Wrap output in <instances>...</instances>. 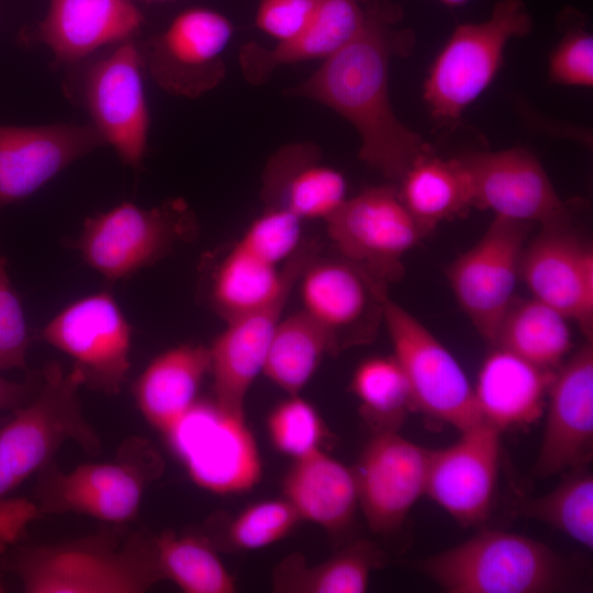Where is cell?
<instances>
[{
	"mask_svg": "<svg viewBox=\"0 0 593 593\" xmlns=\"http://www.w3.org/2000/svg\"><path fill=\"white\" fill-rule=\"evenodd\" d=\"M325 223L337 255L387 286L401 278L404 256L430 233L391 186L348 198Z\"/></svg>",
	"mask_w": 593,
	"mask_h": 593,
	"instance_id": "30bf717a",
	"label": "cell"
},
{
	"mask_svg": "<svg viewBox=\"0 0 593 593\" xmlns=\"http://www.w3.org/2000/svg\"><path fill=\"white\" fill-rule=\"evenodd\" d=\"M394 8L370 7L360 32L289 96L320 102L345 120L360 137V158L390 179H400L428 147L395 115L389 98V60L395 47Z\"/></svg>",
	"mask_w": 593,
	"mask_h": 593,
	"instance_id": "6da1fadb",
	"label": "cell"
},
{
	"mask_svg": "<svg viewBox=\"0 0 593 593\" xmlns=\"http://www.w3.org/2000/svg\"><path fill=\"white\" fill-rule=\"evenodd\" d=\"M383 325L393 356L412 389L416 411L463 432L480 423L473 387L441 342L413 314L388 296Z\"/></svg>",
	"mask_w": 593,
	"mask_h": 593,
	"instance_id": "9c48e42d",
	"label": "cell"
},
{
	"mask_svg": "<svg viewBox=\"0 0 593 593\" xmlns=\"http://www.w3.org/2000/svg\"><path fill=\"white\" fill-rule=\"evenodd\" d=\"M553 82L589 87L593 83V38L580 24L570 29L553 51L549 63Z\"/></svg>",
	"mask_w": 593,
	"mask_h": 593,
	"instance_id": "60d3db41",
	"label": "cell"
},
{
	"mask_svg": "<svg viewBox=\"0 0 593 593\" xmlns=\"http://www.w3.org/2000/svg\"><path fill=\"white\" fill-rule=\"evenodd\" d=\"M325 355L331 356L326 334L301 309L277 325L262 373L288 395L300 394Z\"/></svg>",
	"mask_w": 593,
	"mask_h": 593,
	"instance_id": "836d02e7",
	"label": "cell"
},
{
	"mask_svg": "<svg viewBox=\"0 0 593 593\" xmlns=\"http://www.w3.org/2000/svg\"><path fill=\"white\" fill-rule=\"evenodd\" d=\"M132 333L113 295L101 291L68 304L40 336L72 360L83 387L116 395L131 369Z\"/></svg>",
	"mask_w": 593,
	"mask_h": 593,
	"instance_id": "8fae6325",
	"label": "cell"
},
{
	"mask_svg": "<svg viewBox=\"0 0 593 593\" xmlns=\"http://www.w3.org/2000/svg\"><path fill=\"white\" fill-rule=\"evenodd\" d=\"M195 226L181 199L148 209L123 202L86 219L74 248L108 281H120L165 258Z\"/></svg>",
	"mask_w": 593,
	"mask_h": 593,
	"instance_id": "52a82bcc",
	"label": "cell"
},
{
	"mask_svg": "<svg viewBox=\"0 0 593 593\" xmlns=\"http://www.w3.org/2000/svg\"><path fill=\"white\" fill-rule=\"evenodd\" d=\"M321 0H260L255 24L276 44L300 35L312 21Z\"/></svg>",
	"mask_w": 593,
	"mask_h": 593,
	"instance_id": "b9f144b4",
	"label": "cell"
},
{
	"mask_svg": "<svg viewBox=\"0 0 593 593\" xmlns=\"http://www.w3.org/2000/svg\"><path fill=\"white\" fill-rule=\"evenodd\" d=\"M101 145L90 123L0 125V209L29 198Z\"/></svg>",
	"mask_w": 593,
	"mask_h": 593,
	"instance_id": "44dd1931",
	"label": "cell"
},
{
	"mask_svg": "<svg viewBox=\"0 0 593 593\" xmlns=\"http://www.w3.org/2000/svg\"><path fill=\"white\" fill-rule=\"evenodd\" d=\"M34 501L26 497H0V555L15 545L26 527L40 516Z\"/></svg>",
	"mask_w": 593,
	"mask_h": 593,
	"instance_id": "7bdbcfd3",
	"label": "cell"
},
{
	"mask_svg": "<svg viewBox=\"0 0 593 593\" xmlns=\"http://www.w3.org/2000/svg\"><path fill=\"white\" fill-rule=\"evenodd\" d=\"M296 283L268 303L226 321L209 346L213 400L224 410L245 416L246 395L262 373L271 338Z\"/></svg>",
	"mask_w": 593,
	"mask_h": 593,
	"instance_id": "603a6c76",
	"label": "cell"
},
{
	"mask_svg": "<svg viewBox=\"0 0 593 593\" xmlns=\"http://www.w3.org/2000/svg\"><path fill=\"white\" fill-rule=\"evenodd\" d=\"M164 580L186 593H232L236 581L223 564L206 535L178 534L167 529L154 535Z\"/></svg>",
	"mask_w": 593,
	"mask_h": 593,
	"instance_id": "e575fe53",
	"label": "cell"
},
{
	"mask_svg": "<svg viewBox=\"0 0 593 593\" xmlns=\"http://www.w3.org/2000/svg\"><path fill=\"white\" fill-rule=\"evenodd\" d=\"M233 32L231 21L215 10H183L139 48L144 69L166 92L199 98L225 77L224 54Z\"/></svg>",
	"mask_w": 593,
	"mask_h": 593,
	"instance_id": "4fadbf2b",
	"label": "cell"
},
{
	"mask_svg": "<svg viewBox=\"0 0 593 593\" xmlns=\"http://www.w3.org/2000/svg\"><path fill=\"white\" fill-rule=\"evenodd\" d=\"M534 474L588 467L593 455V346L588 340L555 371Z\"/></svg>",
	"mask_w": 593,
	"mask_h": 593,
	"instance_id": "d6986e66",
	"label": "cell"
},
{
	"mask_svg": "<svg viewBox=\"0 0 593 593\" xmlns=\"http://www.w3.org/2000/svg\"><path fill=\"white\" fill-rule=\"evenodd\" d=\"M441 449H429L426 490L462 526L483 523L492 508L501 457V432L481 421Z\"/></svg>",
	"mask_w": 593,
	"mask_h": 593,
	"instance_id": "e0dca14e",
	"label": "cell"
},
{
	"mask_svg": "<svg viewBox=\"0 0 593 593\" xmlns=\"http://www.w3.org/2000/svg\"><path fill=\"white\" fill-rule=\"evenodd\" d=\"M366 19L367 10L359 0H321L312 21L293 40L271 48L256 44L243 47V72L250 82L260 83L280 66L324 60L349 43Z\"/></svg>",
	"mask_w": 593,
	"mask_h": 593,
	"instance_id": "f1b7e54d",
	"label": "cell"
},
{
	"mask_svg": "<svg viewBox=\"0 0 593 593\" xmlns=\"http://www.w3.org/2000/svg\"><path fill=\"white\" fill-rule=\"evenodd\" d=\"M164 436L190 479L211 493H243L261 479L260 452L245 416L213 399H198Z\"/></svg>",
	"mask_w": 593,
	"mask_h": 593,
	"instance_id": "ba28073f",
	"label": "cell"
},
{
	"mask_svg": "<svg viewBox=\"0 0 593 593\" xmlns=\"http://www.w3.org/2000/svg\"><path fill=\"white\" fill-rule=\"evenodd\" d=\"M3 590L4 589H3V585H2L1 580H0V592H3Z\"/></svg>",
	"mask_w": 593,
	"mask_h": 593,
	"instance_id": "bcb514c9",
	"label": "cell"
},
{
	"mask_svg": "<svg viewBox=\"0 0 593 593\" xmlns=\"http://www.w3.org/2000/svg\"><path fill=\"white\" fill-rule=\"evenodd\" d=\"M318 251L315 240H302L280 267L236 242L212 275L210 304L225 322L261 306L288 286L296 283L304 267Z\"/></svg>",
	"mask_w": 593,
	"mask_h": 593,
	"instance_id": "484cf974",
	"label": "cell"
},
{
	"mask_svg": "<svg viewBox=\"0 0 593 593\" xmlns=\"http://www.w3.org/2000/svg\"><path fill=\"white\" fill-rule=\"evenodd\" d=\"M399 180L403 204L429 232L472 206L468 177L458 158L445 160L428 152Z\"/></svg>",
	"mask_w": 593,
	"mask_h": 593,
	"instance_id": "1f68e13d",
	"label": "cell"
},
{
	"mask_svg": "<svg viewBox=\"0 0 593 593\" xmlns=\"http://www.w3.org/2000/svg\"><path fill=\"white\" fill-rule=\"evenodd\" d=\"M428 454L399 432L372 434L353 470L358 506L373 533L398 530L425 494Z\"/></svg>",
	"mask_w": 593,
	"mask_h": 593,
	"instance_id": "ac0fdd59",
	"label": "cell"
},
{
	"mask_svg": "<svg viewBox=\"0 0 593 593\" xmlns=\"http://www.w3.org/2000/svg\"><path fill=\"white\" fill-rule=\"evenodd\" d=\"M302 221L287 210L268 206L237 240L243 246L280 266L298 249Z\"/></svg>",
	"mask_w": 593,
	"mask_h": 593,
	"instance_id": "f35d334b",
	"label": "cell"
},
{
	"mask_svg": "<svg viewBox=\"0 0 593 593\" xmlns=\"http://www.w3.org/2000/svg\"><path fill=\"white\" fill-rule=\"evenodd\" d=\"M144 15L134 0H49L25 43L47 46L57 63L74 64L105 46L134 40Z\"/></svg>",
	"mask_w": 593,
	"mask_h": 593,
	"instance_id": "7402d4cb",
	"label": "cell"
},
{
	"mask_svg": "<svg viewBox=\"0 0 593 593\" xmlns=\"http://www.w3.org/2000/svg\"><path fill=\"white\" fill-rule=\"evenodd\" d=\"M566 222L542 226L525 245L521 277L533 298L577 322L592 340L593 251Z\"/></svg>",
	"mask_w": 593,
	"mask_h": 593,
	"instance_id": "ffe728a7",
	"label": "cell"
},
{
	"mask_svg": "<svg viewBox=\"0 0 593 593\" xmlns=\"http://www.w3.org/2000/svg\"><path fill=\"white\" fill-rule=\"evenodd\" d=\"M533 26L522 0H500L483 22L459 25L435 59L424 85L434 120L457 121L492 82L507 42Z\"/></svg>",
	"mask_w": 593,
	"mask_h": 593,
	"instance_id": "8992f818",
	"label": "cell"
},
{
	"mask_svg": "<svg viewBox=\"0 0 593 593\" xmlns=\"http://www.w3.org/2000/svg\"><path fill=\"white\" fill-rule=\"evenodd\" d=\"M448 593H549L569 589L571 575L546 544L504 530H484L417 562Z\"/></svg>",
	"mask_w": 593,
	"mask_h": 593,
	"instance_id": "3957f363",
	"label": "cell"
},
{
	"mask_svg": "<svg viewBox=\"0 0 593 593\" xmlns=\"http://www.w3.org/2000/svg\"><path fill=\"white\" fill-rule=\"evenodd\" d=\"M555 371L494 347L473 387L481 419L501 433L533 425L545 413Z\"/></svg>",
	"mask_w": 593,
	"mask_h": 593,
	"instance_id": "cb8c5ba5",
	"label": "cell"
},
{
	"mask_svg": "<svg viewBox=\"0 0 593 593\" xmlns=\"http://www.w3.org/2000/svg\"><path fill=\"white\" fill-rule=\"evenodd\" d=\"M385 563V555L373 542L358 539L328 559L311 566L292 552L271 572V588L279 593H362L370 575Z\"/></svg>",
	"mask_w": 593,
	"mask_h": 593,
	"instance_id": "f546056e",
	"label": "cell"
},
{
	"mask_svg": "<svg viewBox=\"0 0 593 593\" xmlns=\"http://www.w3.org/2000/svg\"><path fill=\"white\" fill-rule=\"evenodd\" d=\"M164 469L155 445L131 436L109 461L87 462L68 471L49 462L37 472L33 501L41 515L76 513L125 525L137 515L145 492Z\"/></svg>",
	"mask_w": 593,
	"mask_h": 593,
	"instance_id": "5b68a950",
	"label": "cell"
},
{
	"mask_svg": "<svg viewBox=\"0 0 593 593\" xmlns=\"http://www.w3.org/2000/svg\"><path fill=\"white\" fill-rule=\"evenodd\" d=\"M264 195L269 206L287 210L302 222L327 221L348 199L344 175L321 163L309 144L286 146L270 158Z\"/></svg>",
	"mask_w": 593,
	"mask_h": 593,
	"instance_id": "d4e9b609",
	"label": "cell"
},
{
	"mask_svg": "<svg viewBox=\"0 0 593 593\" xmlns=\"http://www.w3.org/2000/svg\"><path fill=\"white\" fill-rule=\"evenodd\" d=\"M282 494L301 519L333 536L348 530L358 507L353 468L323 449L293 460L282 481Z\"/></svg>",
	"mask_w": 593,
	"mask_h": 593,
	"instance_id": "83f0119b",
	"label": "cell"
},
{
	"mask_svg": "<svg viewBox=\"0 0 593 593\" xmlns=\"http://www.w3.org/2000/svg\"><path fill=\"white\" fill-rule=\"evenodd\" d=\"M302 521L286 499L251 504L233 517H215L210 540L215 547L250 551L268 547L286 536Z\"/></svg>",
	"mask_w": 593,
	"mask_h": 593,
	"instance_id": "8d00e7d4",
	"label": "cell"
},
{
	"mask_svg": "<svg viewBox=\"0 0 593 593\" xmlns=\"http://www.w3.org/2000/svg\"><path fill=\"white\" fill-rule=\"evenodd\" d=\"M550 492L522 500L517 510L563 533L588 549L593 547V475L586 467L568 471Z\"/></svg>",
	"mask_w": 593,
	"mask_h": 593,
	"instance_id": "d590c367",
	"label": "cell"
},
{
	"mask_svg": "<svg viewBox=\"0 0 593 593\" xmlns=\"http://www.w3.org/2000/svg\"><path fill=\"white\" fill-rule=\"evenodd\" d=\"M10 567L27 593H144L164 580L154 535L124 525L20 548Z\"/></svg>",
	"mask_w": 593,
	"mask_h": 593,
	"instance_id": "7a4b0ae2",
	"label": "cell"
},
{
	"mask_svg": "<svg viewBox=\"0 0 593 593\" xmlns=\"http://www.w3.org/2000/svg\"><path fill=\"white\" fill-rule=\"evenodd\" d=\"M147 1H166V0H147Z\"/></svg>",
	"mask_w": 593,
	"mask_h": 593,
	"instance_id": "7dc6e473",
	"label": "cell"
},
{
	"mask_svg": "<svg viewBox=\"0 0 593 593\" xmlns=\"http://www.w3.org/2000/svg\"><path fill=\"white\" fill-rule=\"evenodd\" d=\"M350 391L372 434L396 433L416 412L410 382L393 355L367 358L354 371Z\"/></svg>",
	"mask_w": 593,
	"mask_h": 593,
	"instance_id": "d6a6232c",
	"label": "cell"
},
{
	"mask_svg": "<svg viewBox=\"0 0 593 593\" xmlns=\"http://www.w3.org/2000/svg\"><path fill=\"white\" fill-rule=\"evenodd\" d=\"M302 310L326 334L331 356L374 340L388 286L347 259L315 255L299 280Z\"/></svg>",
	"mask_w": 593,
	"mask_h": 593,
	"instance_id": "7c38bea8",
	"label": "cell"
},
{
	"mask_svg": "<svg viewBox=\"0 0 593 593\" xmlns=\"http://www.w3.org/2000/svg\"><path fill=\"white\" fill-rule=\"evenodd\" d=\"M41 379V371L31 372L23 381L10 380L0 374V411H13L27 402L36 393Z\"/></svg>",
	"mask_w": 593,
	"mask_h": 593,
	"instance_id": "ee69618b",
	"label": "cell"
},
{
	"mask_svg": "<svg viewBox=\"0 0 593 593\" xmlns=\"http://www.w3.org/2000/svg\"><path fill=\"white\" fill-rule=\"evenodd\" d=\"M36 393L0 428V497L52 462L67 441L98 455L101 439L82 412L79 373L57 361L41 370Z\"/></svg>",
	"mask_w": 593,
	"mask_h": 593,
	"instance_id": "277c9868",
	"label": "cell"
},
{
	"mask_svg": "<svg viewBox=\"0 0 593 593\" xmlns=\"http://www.w3.org/2000/svg\"><path fill=\"white\" fill-rule=\"evenodd\" d=\"M210 371V348L202 344H181L156 356L133 384L147 423L165 435L199 399Z\"/></svg>",
	"mask_w": 593,
	"mask_h": 593,
	"instance_id": "4316f807",
	"label": "cell"
},
{
	"mask_svg": "<svg viewBox=\"0 0 593 593\" xmlns=\"http://www.w3.org/2000/svg\"><path fill=\"white\" fill-rule=\"evenodd\" d=\"M532 224L497 217L448 268V281L477 332L493 343L514 301L523 250Z\"/></svg>",
	"mask_w": 593,
	"mask_h": 593,
	"instance_id": "5bb4252c",
	"label": "cell"
},
{
	"mask_svg": "<svg viewBox=\"0 0 593 593\" xmlns=\"http://www.w3.org/2000/svg\"><path fill=\"white\" fill-rule=\"evenodd\" d=\"M438 1H440L441 3L448 7H458L466 3L469 0H438Z\"/></svg>",
	"mask_w": 593,
	"mask_h": 593,
	"instance_id": "f6af8a7d",
	"label": "cell"
},
{
	"mask_svg": "<svg viewBox=\"0 0 593 593\" xmlns=\"http://www.w3.org/2000/svg\"><path fill=\"white\" fill-rule=\"evenodd\" d=\"M30 336L22 304L7 271V260L0 253V371L26 370Z\"/></svg>",
	"mask_w": 593,
	"mask_h": 593,
	"instance_id": "ab89813d",
	"label": "cell"
},
{
	"mask_svg": "<svg viewBox=\"0 0 593 593\" xmlns=\"http://www.w3.org/2000/svg\"><path fill=\"white\" fill-rule=\"evenodd\" d=\"M143 59L134 40L114 46L87 70L85 104L104 145L127 166L138 168L147 150L149 110Z\"/></svg>",
	"mask_w": 593,
	"mask_h": 593,
	"instance_id": "9a60e30c",
	"label": "cell"
},
{
	"mask_svg": "<svg viewBox=\"0 0 593 593\" xmlns=\"http://www.w3.org/2000/svg\"><path fill=\"white\" fill-rule=\"evenodd\" d=\"M569 318L535 299H514L492 345L537 366L557 369L573 347Z\"/></svg>",
	"mask_w": 593,
	"mask_h": 593,
	"instance_id": "4dcf8cb0",
	"label": "cell"
},
{
	"mask_svg": "<svg viewBox=\"0 0 593 593\" xmlns=\"http://www.w3.org/2000/svg\"><path fill=\"white\" fill-rule=\"evenodd\" d=\"M272 446L293 460L322 449L329 433L317 410L300 394L288 395L267 418Z\"/></svg>",
	"mask_w": 593,
	"mask_h": 593,
	"instance_id": "74e56055",
	"label": "cell"
},
{
	"mask_svg": "<svg viewBox=\"0 0 593 593\" xmlns=\"http://www.w3.org/2000/svg\"><path fill=\"white\" fill-rule=\"evenodd\" d=\"M471 204L495 216L541 226L567 220V208L538 159L522 148L458 157Z\"/></svg>",
	"mask_w": 593,
	"mask_h": 593,
	"instance_id": "2e32d148",
	"label": "cell"
}]
</instances>
